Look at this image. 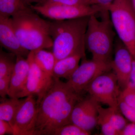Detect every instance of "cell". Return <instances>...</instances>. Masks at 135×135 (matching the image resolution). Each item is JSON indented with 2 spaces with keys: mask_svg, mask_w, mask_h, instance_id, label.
Listing matches in <instances>:
<instances>
[{
  "mask_svg": "<svg viewBox=\"0 0 135 135\" xmlns=\"http://www.w3.org/2000/svg\"><path fill=\"white\" fill-rule=\"evenodd\" d=\"M54 78L52 86L37 104L35 135H53L56 129L72 123L73 109L82 99L67 82Z\"/></svg>",
  "mask_w": 135,
  "mask_h": 135,
  "instance_id": "6da1fadb",
  "label": "cell"
},
{
  "mask_svg": "<svg viewBox=\"0 0 135 135\" xmlns=\"http://www.w3.org/2000/svg\"><path fill=\"white\" fill-rule=\"evenodd\" d=\"M89 17L49 21L51 49L57 61L75 54L86 55L84 40Z\"/></svg>",
  "mask_w": 135,
  "mask_h": 135,
  "instance_id": "7a4b0ae2",
  "label": "cell"
},
{
  "mask_svg": "<svg viewBox=\"0 0 135 135\" xmlns=\"http://www.w3.org/2000/svg\"><path fill=\"white\" fill-rule=\"evenodd\" d=\"M30 7L11 17L12 25L22 46L29 51L52 49L49 21L42 19Z\"/></svg>",
  "mask_w": 135,
  "mask_h": 135,
  "instance_id": "3957f363",
  "label": "cell"
},
{
  "mask_svg": "<svg viewBox=\"0 0 135 135\" xmlns=\"http://www.w3.org/2000/svg\"><path fill=\"white\" fill-rule=\"evenodd\" d=\"M89 17L85 36V48L94 60L110 62L112 60L116 34L109 11H102Z\"/></svg>",
  "mask_w": 135,
  "mask_h": 135,
  "instance_id": "277c9868",
  "label": "cell"
},
{
  "mask_svg": "<svg viewBox=\"0 0 135 135\" xmlns=\"http://www.w3.org/2000/svg\"><path fill=\"white\" fill-rule=\"evenodd\" d=\"M109 11L116 35L135 59V10L131 0H114Z\"/></svg>",
  "mask_w": 135,
  "mask_h": 135,
  "instance_id": "5b68a950",
  "label": "cell"
},
{
  "mask_svg": "<svg viewBox=\"0 0 135 135\" xmlns=\"http://www.w3.org/2000/svg\"><path fill=\"white\" fill-rule=\"evenodd\" d=\"M30 8L35 12L53 20L62 21L97 15L103 8L97 4L68 6L58 4H36Z\"/></svg>",
  "mask_w": 135,
  "mask_h": 135,
  "instance_id": "8992f818",
  "label": "cell"
},
{
  "mask_svg": "<svg viewBox=\"0 0 135 135\" xmlns=\"http://www.w3.org/2000/svg\"><path fill=\"white\" fill-rule=\"evenodd\" d=\"M120 88L115 74L109 71L97 77L90 84L86 91L99 103L118 108L122 92Z\"/></svg>",
  "mask_w": 135,
  "mask_h": 135,
  "instance_id": "52a82bcc",
  "label": "cell"
},
{
  "mask_svg": "<svg viewBox=\"0 0 135 135\" xmlns=\"http://www.w3.org/2000/svg\"><path fill=\"white\" fill-rule=\"evenodd\" d=\"M110 62H102L85 57L77 68L67 83L78 94L86 91L90 84L97 77L112 70Z\"/></svg>",
  "mask_w": 135,
  "mask_h": 135,
  "instance_id": "ba28073f",
  "label": "cell"
},
{
  "mask_svg": "<svg viewBox=\"0 0 135 135\" xmlns=\"http://www.w3.org/2000/svg\"><path fill=\"white\" fill-rule=\"evenodd\" d=\"M27 59L29 64L28 77L25 89L18 98L29 95L36 96L38 104L52 86L54 78L44 71L36 64L33 51H30Z\"/></svg>",
  "mask_w": 135,
  "mask_h": 135,
  "instance_id": "9c48e42d",
  "label": "cell"
},
{
  "mask_svg": "<svg viewBox=\"0 0 135 135\" xmlns=\"http://www.w3.org/2000/svg\"><path fill=\"white\" fill-rule=\"evenodd\" d=\"M111 67L117 77L119 85L124 89L130 81L134 58L127 46L116 36Z\"/></svg>",
  "mask_w": 135,
  "mask_h": 135,
  "instance_id": "30bf717a",
  "label": "cell"
},
{
  "mask_svg": "<svg viewBox=\"0 0 135 135\" xmlns=\"http://www.w3.org/2000/svg\"><path fill=\"white\" fill-rule=\"evenodd\" d=\"M26 98L15 117L14 135H35L37 100L33 95Z\"/></svg>",
  "mask_w": 135,
  "mask_h": 135,
  "instance_id": "8fae6325",
  "label": "cell"
},
{
  "mask_svg": "<svg viewBox=\"0 0 135 135\" xmlns=\"http://www.w3.org/2000/svg\"><path fill=\"white\" fill-rule=\"evenodd\" d=\"M99 103L90 96L75 105L71 115L72 123L90 132L98 125Z\"/></svg>",
  "mask_w": 135,
  "mask_h": 135,
  "instance_id": "7c38bea8",
  "label": "cell"
},
{
  "mask_svg": "<svg viewBox=\"0 0 135 135\" xmlns=\"http://www.w3.org/2000/svg\"><path fill=\"white\" fill-rule=\"evenodd\" d=\"M98 125L101 128L103 135H116L120 133L128 123V120L118 108H104L98 107Z\"/></svg>",
  "mask_w": 135,
  "mask_h": 135,
  "instance_id": "4fadbf2b",
  "label": "cell"
},
{
  "mask_svg": "<svg viewBox=\"0 0 135 135\" xmlns=\"http://www.w3.org/2000/svg\"><path fill=\"white\" fill-rule=\"evenodd\" d=\"M0 44L16 56L27 58L30 52L21 45L12 26L11 18L0 17Z\"/></svg>",
  "mask_w": 135,
  "mask_h": 135,
  "instance_id": "5bb4252c",
  "label": "cell"
},
{
  "mask_svg": "<svg viewBox=\"0 0 135 135\" xmlns=\"http://www.w3.org/2000/svg\"><path fill=\"white\" fill-rule=\"evenodd\" d=\"M29 69V64L27 57L17 56L15 67L11 77L8 95L10 98H18L23 91L26 85Z\"/></svg>",
  "mask_w": 135,
  "mask_h": 135,
  "instance_id": "9a60e30c",
  "label": "cell"
},
{
  "mask_svg": "<svg viewBox=\"0 0 135 135\" xmlns=\"http://www.w3.org/2000/svg\"><path fill=\"white\" fill-rule=\"evenodd\" d=\"M85 56L83 54H77L57 60L53 70V77L69 80L79 65L80 60Z\"/></svg>",
  "mask_w": 135,
  "mask_h": 135,
  "instance_id": "2e32d148",
  "label": "cell"
},
{
  "mask_svg": "<svg viewBox=\"0 0 135 135\" xmlns=\"http://www.w3.org/2000/svg\"><path fill=\"white\" fill-rule=\"evenodd\" d=\"M24 100L17 98H1L0 119L8 122L13 126L16 115Z\"/></svg>",
  "mask_w": 135,
  "mask_h": 135,
  "instance_id": "e0dca14e",
  "label": "cell"
},
{
  "mask_svg": "<svg viewBox=\"0 0 135 135\" xmlns=\"http://www.w3.org/2000/svg\"><path fill=\"white\" fill-rule=\"evenodd\" d=\"M33 52L36 64L44 71L53 77V70L57 60L53 52L45 49H41Z\"/></svg>",
  "mask_w": 135,
  "mask_h": 135,
  "instance_id": "ac0fdd59",
  "label": "cell"
},
{
  "mask_svg": "<svg viewBox=\"0 0 135 135\" xmlns=\"http://www.w3.org/2000/svg\"><path fill=\"white\" fill-rule=\"evenodd\" d=\"M27 7L22 0H0V17L11 18Z\"/></svg>",
  "mask_w": 135,
  "mask_h": 135,
  "instance_id": "d6986e66",
  "label": "cell"
},
{
  "mask_svg": "<svg viewBox=\"0 0 135 135\" xmlns=\"http://www.w3.org/2000/svg\"><path fill=\"white\" fill-rule=\"evenodd\" d=\"M16 56L9 52H4L1 49L0 51V78L11 75L15 67Z\"/></svg>",
  "mask_w": 135,
  "mask_h": 135,
  "instance_id": "ffe728a7",
  "label": "cell"
},
{
  "mask_svg": "<svg viewBox=\"0 0 135 135\" xmlns=\"http://www.w3.org/2000/svg\"><path fill=\"white\" fill-rule=\"evenodd\" d=\"M90 134V132L84 130L75 124L71 123L56 129L53 135H89Z\"/></svg>",
  "mask_w": 135,
  "mask_h": 135,
  "instance_id": "44dd1931",
  "label": "cell"
},
{
  "mask_svg": "<svg viewBox=\"0 0 135 135\" xmlns=\"http://www.w3.org/2000/svg\"><path fill=\"white\" fill-rule=\"evenodd\" d=\"M121 100L128 106L135 109V83L130 81L122 90L119 100Z\"/></svg>",
  "mask_w": 135,
  "mask_h": 135,
  "instance_id": "7402d4cb",
  "label": "cell"
},
{
  "mask_svg": "<svg viewBox=\"0 0 135 135\" xmlns=\"http://www.w3.org/2000/svg\"><path fill=\"white\" fill-rule=\"evenodd\" d=\"M119 109L125 118L131 122L135 123V109L126 104L124 102L119 100Z\"/></svg>",
  "mask_w": 135,
  "mask_h": 135,
  "instance_id": "603a6c76",
  "label": "cell"
},
{
  "mask_svg": "<svg viewBox=\"0 0 135 135\" xmlns=\"http://www.w3.org/2000/svg\"><path fill=\"white\" fill-rule=\"evenodd\" d=\"M43 4H58L68 6L91 5L85 0H46Z\"/></svg>",
  "mask_w": 135,
  "mask_h": 135,
  "instance_id": "cb8c5ba5",
  "label": "cell"
},
{
  "mask_svg": "<svg viewBox=\"0 0 135 135\" xmlns=\"http://www.w3.org/2000/svg\"><path fill=\"white\" fill-rule=\"evenodd\" d=\"M11 75L0 78V95L2 98L8 95Z\"/></svg>",
  "mask_w": 135,
  "mask_h": 135,
  "instance_id": "d4e9b609",
  "label": "cell"
},
{
  "mask_svg": "<svg viewBox=\"0 0 135 135\" xmlns=\"http://www.w3.org/2000/svg\"><path fill=\"white\" fill-rule=\"evenodd\" d=\"M14 134L13 126L7 121L0 119V135Z\"/></svg>",
  "mask_w": 135,
  "mask_h": 135,
  "instance_id": "484cf974",
  "label": "cell"
},
{
  "mask_svg": "<svg viewBox=\"0 0 135 135\" xmlns=\"http://www.w3.org/2000/svg\"><path fill=\"white\" fill-rule=\"evenodd\" d=\"M119 135H135V122H128L120 131Z\"/></svg>",
  "mask_w": 135,
  "mask_h": 135,
  "instance_id": "4316f807",
  "label": "cell"
},
{
  "mask_svg": "<svg viewBox=\"0 0 135 135\" xmlns=\"http://www.w3.org/2000/svg\"><path fill=\"white\" fill-rule=\"evenodd\" d=\"M114 0H96V4L99 5L105 10L109 11L110 5Z\"/></svg>",
  "mask_w": 135,
  "mask_h": 135,
  "instance_id": "83f0119b",
  "label": "cell"
},
{
  "mask_svg": "<svg viewBox=\"0 0 135 135\" xmlns=\"http://www.w3.org/2000/svg\"><path fill=\"white\" fill-rule=\"evenodd\" d=\"M23 2L26 6L30 7L33 3H36V4H42L45 2L46 0H22Z\"/></svg>",
  "mask_w": 135,
  "mask_h": 135,
  "instance_id": "f1b7e54d",
  "label": "cell"
},
{
  "mask_svg": "<svg viewBox=\"0 0 135 135\" xmlns=\"http://www.w3.org/2000/svg\"><path fill=\"white\" fill-rule=\"evenodd\" d=\"M130 81L134 83H135V59H134L133 60V67H132V71Z\"/></svg>",
  "mask_w": 135,
  "mask_h": 135,
  "instance_id": "f546056e",
  "label": "cell"
},
{
  "mask_svg": "<svg viewBox=\"0 0 135 135\" xmlns=\"http://www.w3.org/2000/svg\"><path fill=\"white\" fill-rule=\"evenodd\" d=\"M89 3L91 5H94L96 4V0H85Z\"/></svg>",
  "mask_w": 135,
  "mask_h": 135,
  "instance_id": "4dcf8cb0",
  "label": "cell"
},
{
  "mask_svg": "<svg viewBox=\"0 0 135 135\" xmlns=\"http://www.w3.org/2000/svg\"><path fill=\"white\" fill-rule=\"evenodd\" d=\"M131 1L132 4H133V7H134L135 10V0H131Z\"/></svg>",
  "mask_w": 135,
  "mask_h": 135,
  "instance_id": "1f68e13d",
  "label": "cell"
}]
</instances>
